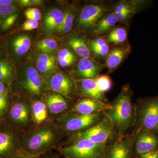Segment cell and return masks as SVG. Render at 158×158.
Masks as SVG:
<instances>
[{
  "mask_svg": "<svg viewBox=\"0 0 158 158\" xmlns=\"http://www.w3.org/2000/svg\"><path fill=\"white\" fill-rule=\"evenodd\" d=\"M133 95L129 85H123L118 95L110 103V109L103 113L119 135L126 134L135 124L136 108L133 103Z\"/></svg>",
  "mask_w": 158,
  "mask_h": 158,
  "instance_id": "cell-1",
  "label": "cell"
},
{
  "mask_svg": "<svg viewBox=\"0 0 158 158\" xmlns=\"http://www.w3.org/2000/svg\"><path fill=\"white\" fill-rule=\"evenodd\" d=\"M59 131L55 127L48 124L39 128L20 141L22 151L34 156L40 155L52 148L59 139Z\"/></svg>",
  "mask_w": 158,
  "mask_h": 158,
  "instance_id": "cell-2",
  "label": "cell"
},
{
  "mask_svg": "<svg viewBox=\"0 0 158 158\" xmlns=\"http://www.w3.org/2000/svg\"><path fill=\"white\" fill-rule=\"evenodd\" d=\"M135 108V137L144 131L158 132V95L140 99Z\"/></svg>",
  "mask_w": 158,
  "mask_h": 158,
  "instance_id": "cell-3",
  "label": "cell"
},
{
  "mask_svg": "<svg viewBox=\"0 0 158 158\" xmlns=\"http://www.w3.org/2000/svg\"><path fill=\"white\" fill-rule=\"evenodd\" d=\"M119 135L110 119L104 116L93 126L75 134L74 137L75 139L84 138L95 144L106 145L114 141Z\"/></svg>",
  "mask_w": 158,
  "mask_h": 158,
  "instance_id": "cell-4",
  "label": "cell"
},
{
  "mask_svg": "<svg viewBox=\"0 0 158 158\" xmlns=\"http://www.w3.org/2000/svg\"><path fill=\"white\" fill-rule=\"evenodd\" d=\"M106 146L95 144L88 139L80 138L59 151L65 158H102Z\"/></svg>",
  "mask_w": 158,
  "mask_h": 158,
  "instance_id": "cell-5",
  "label": "cell"
},
{
  "mask_svg": "<svg viewBox=\"0 0 158 158\" xmlns=\"http://www.w3.org/2000/svg\"><path fill=\"white\" fill-rule=\"evenodd\" d=\"M23 153L18 130L0 122V158H9Z\"/></svg>",
  "mask_w": 158,
  "mask_h": 158,
  "instance_id": "cell-6",
  "label": "cell"
},
{
  "mask_svg": "<svg viewBox=\"0 0 158 158\" xmlns=\"http://www.w3.org/2000/svg\"><path fill=\"white\" fill-rule=\"evenodd\" d=\"M135 138L133 133L119 135L105 146L102 158H131Z\"/></svg>",
  "mask_w": 158,
  "mask_h": 158,
  "instance_id": "cell-7",
  "label": "cell"
},
{
  "mask_svg": "<svg viewBox=\"0 0 158 158\" xmlns=\"http://www.w3.org/2000/svg\"><path fill=\"white\" fill-rule=\"evenodd\" d=\"M103 113L90 115L70 114L62 118L61 126L63 130L68 132H80L96 124L104 117Z\"/></svg>",
  "mask_w": 158,
  "mask_h": 158,
  "instance_id": "cell-8",
  "label": "cell"
},
{
  "mask_svg": "<svg viewBox=\"0 0 158 158\" xmlns=\"http://www.w3.org/2000/svg\"><path fill=\"white\" fill-rule=\"evenodd\" d=\"M31 109L27 103L15 101L8 106L7 112L2 121L15 129L27 123L31 115Z\"/></svg>",
  "mask_w": 158,
  "mask_h": 158,
  "instance_id": "cell-9",
  "label": "cell"
},
{
  "mask_svg": "<svg viewBox=\"0 0 158 158\" xmlns=\"http://www.w3.org/2000/svg\"><path fill=\"white\" fill-rule=\"evenodd\" d=\"M108 10L109 6L102 2L85 6L79 15V27L83 31L92 30L98 20L108 12Z\"/></svg>",
  "mask_w": 158,
  "mask_h": 158,
  "instance_id": "cell-10",
  "label": "cell"
},
{
  "mask_svg": "<svg viewBox=\"0 0 158 158\" xmlns=\"http://www.w3.org/2000/svg\"><path fill=\"white\" fill-rule=\"evenodd\" d=\"M135 153L139 156L158 148V132L146 131L138 133L135 137Z\"/></svg>",
  "mask_w": 158,
  "mask_h": 158,
  "instance_id": "cell-11",
  "label": "cell"
},
{
  "mask_svg": "<svg viewBox=\"0 0 158 158\" xmlns=\"http://www.w3.org/2000/svg\"><path fill=\"white\" fill-rule=\"evenodd\" d=\"M22 85L23 88L31 95H39L42 91L43 85L41 77L36 69L28 66L25 71Z\"/></svg>",
  "mask_w": 158,
  "mask_h": 158,
  "instance_id": "cell-12",
  "label": "cell"
},
{
  "mask_svg": "<svg viewBox=\"0 0 158 158\" xmlns=\"http://www.w3.org/2000/svg\"><path fill=\"white\" fill-rule=\"evenodd\" d=\"M110 108V103H106L88 98L78 102L72 110L75 114L90 115L94 113H104Z\"/></svg>",
  "mask_w": 158,
  "mask_h": 158,
  "instance_id": "cell-13",
  "label": "cell"
},
{
  "mask_svg": "<svg viewBox=\"0 0 158 158\" xmlns=\"http://www.w3.org/2000/svg\"><path fill=\"white\" fill-rule=\"evenodd\" d=\"M128 44L117 45L110 50L106 58V65L109 73H113L121 65L131 52Z\"/></svg>",
  "mask_w": 158,
  "mask_h": 158,
  "instance_id": "cell-14",
  "label": "cell"
},
{
  "mask_svg": "<svg viewBox=\"0 0 158 158\" xmlns=\"http://www.w3.org/2000/svg\"><path fill=\"white\" fill-rule=\"evenodd\" d=\"M77 83L79 90L83 95L88 98L110 103L105 93L99 89L95 79H83L77 81Z\"/></svg>",
  "mask_w": 158,
  "mask_h": 158,
  "instance_id": "cell-15",
  "label": "cell"
},
{
  "mask_svg": "<svg viewBox=\"0 0 158 158\" xmlns=\"http://www.w3.org/2000/svg\"><path fill=\"white\" fill-rule=\"evenodd\" d=\"M102 69V65L91 58H82L78 62V73L84 79H95Z\"/></svg>",
  "mask_w": 158,
  "mask_h": 158,
  "instance_id": "cell-16",
  "label": "cell"
},
{
  "mask_svg": "<svg viewBox=\"0 0 158 158\" xmlns=\"http://www.w3.org/2000/svg\"><path fill=\"white\" fill-rule=\"evenodd\" d=\"M49 84L51 89L64 96H69L72 93V83L64 74H55L51 77Z\"/></svg>",
  "mask_w": 158,
  "mask_h": 158,
  "instance_id": "cell-17",
  "label": "cell"
},
{
  "mask_svg": "<svg viewBox=\"0 0 158 158\" xmlns=\"http://www.w3.org/2000/svg\"><path fill=\"white\" fill-rule=\"evenodd\" d=\"M118 22L113 11L106 13L98 20L91 30L92 34L95 37H100L112 30Z\"/></svg>",
  "mask_w": 158,
  "mask_h": 158,
  "instance_id": "cell-18",
  "label": "cell"
},
{
  "mask_svg": "<svg viewBox=\"0 0 158 158\" xmlns=\"http://www.w3.org/2000/svg\"><path fill=\"white\" fill-rule=\"evenodd\" d=\"M46 102L50 112L53 114L62 113L68 108V103L60 94H50L47 96Z\"/></svg>",
  "mask_w": 158,
  "mask_h": 158,
  "instance_id": "cell-19",
  "label": "cell"
},
{
  "mask_svg": "<svg viewBox=\"0 0 158 158\" xmlns=\"http://www.w3.org/2000/svg\"><path fill=\"white\" fill-rule=\"evenodd\" d=\"M64 13L59 9H54L47 14L44 19L46 27L49 31L58 30L62 25Z\"/></svg>",
  "mask_w": 158,
  "mask_h": 158,
  "instance_id": "cell-20",
  "label": "cell"
},
{
  "mask_svg": "<svg viewBox=\"0 0 158 158\" xmlns=\"http://www.w3.org/2000/svg\"><path fill=\"white\" fill-rule=\"evenodd\" d=\"M56 58L46 53H41L38 56L36 66L40 73L47 74L56 69Z\"/></svg>",
  "mask_w": 158,
  "mask_h": 158,
  "instance_id": "cell-21",
  "label": "cell"
},
{
  "mask_svg": "<svg viewBox=\"0 0 158 158\" xmlns=\"http://www.w3.org/2000/svg\"><path fill=\"white\" fill-rule=\"evenodd\" d=\"M69 44L79 56L82 58H91V52L85 40L80 37H73L69 41Z\"/></svg>",
  "mask_w": 158,
  "mask_h": 158,
  "instance_id": "cell-22",
  "label": "cell"
},
{
  "mask_svg": "<svg viewBox=\"0 0 158 158\" xmlns=\"http://www.w3.org/2000/svg\"><path fill=\"white\" fill-rule=\"evenodd\" d=\"M127 38L126 30L122 27H117L110 31L105 39L108 44L119 45L124 44Z\"/></svg>",
  "mask_w": 158,
  "mask_h": 158,
  "instance_id": "cell-23",
  "label": "cell"
},
{
  "mask_svg": "<svg viewBox=\"0 0 158 158\" xmlns=\"http://www.w3.org/2000/svg\"><path fill=\"white\" fill-rule=\"evenodd\" d=\"M92 52L101 58H106L110 51V47L106 39L101 37H97L90 43Z\"/></svg>",
  "mask_w": 158,
  "mask_h": 158,
  "instance_id": "cell-24",
  "label": "cell"
},
{
  "mask_svg": "<svg viewBox=\"0 0 158 158\" xmlns=\"http://www.w3.org/2000/svg\"><path fill=\"white\" fill-rule=\"evenodd\" d=\"M31 40L28 36L21 35L18 36L12 43L15 53L18 56H23L28 52L31 47Z\"/></svg>",
  "mask_w": 158,
  "mask_h": 158,
  "instance_id": "cell-25",
  "label": "cell"
},
{
  "mask_svg": "<svg viewBox=\"0 0 158 158\" xmlns=\"http://www.w3.org/2000/svg\"><path fill=\"white\" fill-rule=\"evenodd\" d=\"M32 111L33 117L37 123H42L47 117L46 106L42 102H34L32 106Z\"/></svg>",
  "mask_w": 158,
  "mask_h": 158,
  "instance_id": "cell-26",
  "label": "cell"
},
{
  "mask_svg": "<svg viewBox=\"0 0 158 158\" xmlns=\"http://www.w3.org/2000/svg\"><path fill=\"white\" fill-rule=\"evenodd\" d=\"M58 59L60 66L66 67L73 63L75 56L73 53L68 49L63 48L58 53Z\"/></svg>",
  "mask_w": 158,
  "mask_h": 158,
  "instance_id": "cell-27",
  "label": "cell"
},
{
  "mask_svg": "<svg viewBox=\"0 0 158 158\" xmlns=\"http://www.w3.org/2000/svg\"><path fill=\"white\" fill-rule=\"evenodd\" d=\"M75 15L71 10H68L64 13V19L62 25L57 31L62 33H67L71 31L73 26Z\"/></svg>",
  "mask_w": 158,
  "mask_h": 158,
  "instance_id": "cell-28",
  "label": "cell"
},
{
  "mask_svg": "<svg viewBox=\"0 0 158 158\" xmlns=\"http://www.w3.org/2000/svg\"><path fill=\"white\" fill-rule=\"evenodd\" d=\"M58 47L56 41L53 38H46L37 44V48L44 53H48L55 50Z\"/></svg>",
  "mask_w": 158,
  "mask_h": 158,
  "instance_id": "cell-29",
  "label": "cell"
},
{
  "mask_svg": "<svg viewBox=\"0 0 158 158\" xmlns=\"http://www.w3.org/2000/svg\"><path fill=\"white\" fill-rule=\"evenodd\" d=\"M13 78L11 66L6 62L0 60V81L10 84Z\"/></svg>",
  "mask_w": 158,
  "mask_h": 158,
  "instance_id": "cell-30",
  "label": "cell"
},
{
  "mask_svg": "<svg viewBox=\"0 0 158 158\" xmlns=\"http://www.w3.org/2000/svg\"><path fill=\"white\" fill-rule=\"evenodd\" d=\"M99 89L103 93L109 91L112 86V82L109 76L106 75H98L95 78Z\"/></svg>",
  "mask_w": 158,
  "mask_h": 158,
  "instance_id": "cell-31",
  "label": "cell"
},
{
  "mask_svg": "<svg viewBox=\"0 0 158 158\" xmlns=\"http://www.w3.org/2000/svg\"><path fill=\"white\" fill-rule=\"evenodd\" d=\"M136 6L137 5L135 4L134 5V2H119L115 6L113 11L114 13L122 11H131L134 12V11H135L136 9H137Z\"/></svg>",
  "mask_w": 158,
  "mask_h": 158,
  "instance_id": "cell-32",
  "label": "cell"
},
{
  "mask_svg": "<svg viewBox=\"0 0 158 158\" xmlns=\"http://www.w3.org/2000/svg\"><path fill=\"white\" fill-rule=\"evenodd\" d=\"M9 104L6 93L0 94V122L3 120Z\"/></svg>",
  "mask_w": 158,
  "mask_h": 158,
  "instance_id": "cell-33",
  "label": "cell"
},
{
  "mask_svg": "<svg viewBox=\"0 0 158 158\" xmlns=\"http://www.w3.org/2000/svg\"><path fill=\"white\" fill-rule=\"evenodd\" d=\"M25 15L28 19L40 20L41 18V14L39 9L35 8H29L26 10Z\"/></svg>",
  "mask_w": 158,
  "mask_h": 158,
  "instance_id": "cell-34",
  "label": "cell"
},
{
  "mask_svg": "<svg viewBox=\"0 0 158 158\" xmlns=\"http://www.w3.org/2000/svg\"><path fill=\"white\" fill-rule=\"evenodd\" d=\"M17 8L13 5L0 6V18H6L17 10Z\"/></svg>",
  "mask_w": 158,
  "mask_h": 158,
  "instance_id": "cell-35",
  "label": "cell"
},
{
  "mask_svg": "<svg viewBox=\"0 0 158 158\" xmlns=\"http://www.w3.org/2000/svg\"><path fill=\"white\" fill-rule=\"evenodd\" d=\"M18 15L16 13L11 14L8 17H6L3 21L2 24V28L3 30H6L9 29L10 27H11L17 19Z\"/></svg>",
  "mask_w": 158,
  "mask_h": 158,
  "instance_id": "cell-36",
  "label": "cell"
},
{
  "mask_svg": "<svg viewBox=\"0 0 158 158\" xmlns=\"http://www.w3.org/2000/svg\"><path fill=\"white\" fill-rule=\"evenodd\" d=\"M39 23L34 20L27 19L23 24V29L24 31H31L37 28Z\"/></svg>",
  "mask_w": 158,
  "mask_h": 158,
  "instance_id": "cell-37",
  "label": "cell"
},
{
  "mask_svg": "<svg viewBox=\"0 0 158 158\" xmlns=\"http://www.w3.org/2000/svg\"><path fill=\"white\" fill-rule=\"evenodd\" d=\"M115 13L118 21L124 22L131 16L133 12L131 11H122V12H116Z\"/></svg>",
  "mask_w": 158,
  "mask_h": 158,
  "instance_id": "cell-38",
  "label": "cell"
},
{
  "mask_svg": "<svg viewBox=\"0 0 158 158\" xmlns=\"http://www.w3.org/2000/svg\"><path fill=\"white\" fill-rule=\"evenodd\" d=\"M138 158H158V148L138 156Z\"/></svg>",
  "mask_w": 158,
  "mask_h": 158,
  "instance_id": "cell-39",
  "label": "cell"
},
{
  "mask_svg": "<svg viewBox=\"0 0 158 158\" xmlns=\"http://www.w3.org/2000/svg\"><path fill=\"white\" fill-rule=\"evenodd\" d=\"M19 3L23 6H30L40 5L42 2L40 0H21Z\"/></svg>",
  "mask_w": 158,
  "mask_h": 158,
  "instance_id": "cell-40",
  "label": "cell"
},
{
  "mask_svg": "<svg viewBox=\"0 0 158 158\" xmlns=\"http://www.w3.org/2000/svg\"><path fill=\"white\" fill-rule=\"evenodd\" d=\"M39 156H34L27 154L24 153H22L19 154L17 155L14 156L9 158H37Z\"/></svg>",
  "mask_w": 158,
  "mask_h": 158,
  "instance_id": "cell-41",
  "label": "cell"
},
{
  "mask_svg": "<svg viewBox=\"0 0 158 158\" xmlns=\"http://www.w3.org/2000/svg\"><path fill=\"white\" fill-rule=\"evenodd\" d=\"M14 1L11 0H0V6H9L12 5Z\"/></svg>",
  "mask_w": 158,
  "mask_h": 158,
  "instance_id": "cell-42",
  "label": "cell"
},
{
  "mask_svg": "<svg viewBox=\"0 0 158 158\" xmlns=\"http://www.w3.org/2000/svg\"><path fill=\"white\" fill-rule=\"evenodd\" d=\"M5 90H6V88H5L4 83L2 81H0V94L6 93Z\"/></svg>",
  "mask_w": 158,
  "mask_h": 158,
  "instance_id": "cell-43",
  "label": "cell"
},
{
  "mask_svg": "<svg viewBox=\"0 0 158 158\" xmlns=\"http://www.w3.org/2000/svg\"><path fill=\"white\" fill-rule=\"evenodd\" d=\"M37 158H39V157H38ZM56 158L53 157H44V158Z\"/></svg>",
  "mask_w": 158,
  "mask_h": 158,
  "instance_id": "cell-44",
  "label": "cell"
}]
</instances>
